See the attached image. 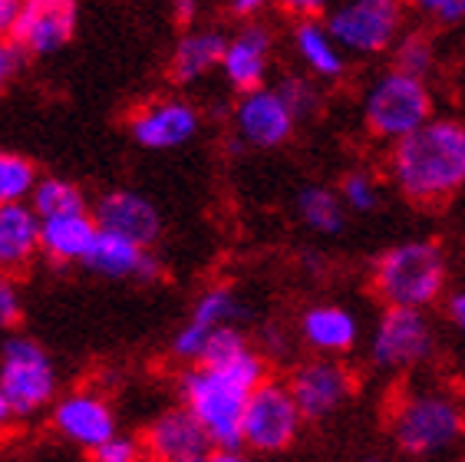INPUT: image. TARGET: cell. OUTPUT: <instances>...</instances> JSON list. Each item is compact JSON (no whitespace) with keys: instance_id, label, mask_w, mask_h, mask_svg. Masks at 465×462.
<instances>
[{"instance_id":"1","label":"cell","mask_w":465,"mask_h":462,"mask_svg":"<svg viewBox=\"0 0 465 462\" xmlns=\"http://www.w3.org/2000/svg\"><path fill=\"white\" fill-rule=\"evenodd\" d=\"M386 176L406 202L439 205L465 188V123L432 116L416 133L393 143Z\"/></svg>"},{"instance_id":"2","label":"cell","mask_w":465,"mask_h":462,"mask_svg":"<svg viewBox=\"0 0 465 462\" xmlns=\"http://www.w3.org/2000/svg\"><path fill=\"white\" fill-rule=\"evenodd\" d=\"M390 436L400 453L430 459L465 443V407L439 387L400 393L390 407Z\"/></svg>"},{"instance_id":"3","label":"cell","mask_w":465,"mask_h":462,"mask_svg":"<svg viewBox=\"0 0 465 462\" xmlns=\"http://www.w3.org/2000/svg\"><path fill=\"white\" fill-rule=\"evenodd\" d=\"M373 291L396 307H432L446 294L449 261L432 238H410L380 251L370 271Z\"/></svg>"},{"instance_id":"4","label":"cell","mask_w":465,"mask_h":462,"mask_svg":"<svg viewBox=\"0 0 465 462\" xmlns=\"http://www.w3.org/2000/svg\"><path fill=\"white\" fill-rule=\"evenodd\" d=\"M360 113H363V126L373 139L393 146L403 136L416 133L422 123H430L436 116V99H432L426 76L390 66L367 86Z\"/></svg>"},{"instance_id":"5","label":"cell","mask_w":465,"mask_h":462,"mask_svg":"<svg viewBox=\"0 0 465 462\" xmlns=\"http://www.w3.org/2000/svg\"><path fill=\"white\" fill-rule=\"evenodd\" d=\"M0 387L14 407V417L36 419L60 397V377H56L54 357L34 337L14 334L0 346Z\"/></svg>"},{"instance_id":"6","label":"cell","mask_w":465,"mask_h":462,"mask_svg":"<svg viewBox=\"0 0 465 462\" xmlns=\"http://www.w3.org/2000/svg\"><path fill=\"white\" fill-rule=\"evenodd\" d=\"M436 354V330L422 307H396L386 304V311L376 317L370 330L367 357L383 374H410Z\"/></svg>"},{"instance_id":"7","label":"cell","mask_w":465,"mask_h":462,"mask_svg":"<svg viewBox=\"0 0 465 462\" xmlns=\"http://www.w3.org/2000/svg\"><path fill=\"white\" fill-rule=\"evenodd\" d=\"M406 0H341L327 14V27L353 56L390 54L406 30Z\"/></svg>"},{"instance_id":"8","label":"cell","mask_w":465,"mask_h":462,"mask_svg":"<svg viewBox=\"0 0 465 462\" xmlns=\"http://www.w3.org/2000/svg\"><path fill=\"white\" fill-rule=\"evenodd\" d=\"M307 419L297 407L294 393L287 380H264L258 390L248 397L242 423V439L248 453L258 456H278L287 453L297 443L301 427Z\"/></svg>"},{"instance_id":"9","label":"cell","mask_w":465,"mask_h":462,"mask_svg":"<svg viewBox=\"0 0 465 462\" xmlns=\"http://www.w3.org/2000/svg\"><path fill=\"white\" fill-rule=\"evenodd\" d=\"M287 387L294 393L297 407L307 423H321L341 413L357 390V377L350 367L341 364V357L313 354L311 360L297 364L287 377Z\"/></svg>"},{"instance_id":"10","label":"cell","mask_w":465,"mask_h":462,"mask_svg":"<svg viewBox=\"0 0 465 462\" xmlns=\"http://www.w3.org/2000/svg\"><path fill=\"white\" fill-rule=\"evenodd\" d=\"M234 136L248 149H278L291 143L301 116L287 103L281 86H258L248 93H238V103L232 109Z\"/></svg>"},{"instance_id":"11","label":"cell","mask_w":465,"mask_h":462,"mask_svg":"<svg viewBox=\"0 0 465 462\" xmlns=\"http://www.w3.org/2000/svg\"><path fill=\"white\" fill-rule=\"evenodd\" d=\"M80 20L76 0H20L10 40L27 56H50L70 44Z\"/></svg>"},{"instance_id":"12","label":"cell","mask_w":465,"mask_h":462,"mask_svg":"<svg viewBox=\"0 0 465 462\" xmlns=\"http://www.w3.org/2000/svg\"><path fill=\"white\" fill-rule=\"evenodd\" d=\"M50 427L63 443L76 446L83 453H93L109 436H116V413L109 400L96 390H70L56 397L50 407Z\"/></svg>"},{"instance_id":"13","label":"cell","mask_w":465,"mask_h":462,"mask_svg":"<svg viewBox=\"0 0 465 462\" xmlns=\"http://www.w3.org/2000/svg\"><path fill=\"white\" fill-rule=\"evenodd\" d=\"M143 446L149 459L159 462H208L215 459V443L208 429L198 423V417L182 407L162 409L159 417L145 427Z\"/></svg>"},{"instance_id":"14","label":"cell","mask_w":465,"mask_h":462,"mask_svg":"<svg viewBox=\"0 0 465 462\" xmlns=\"http://www.w3.org/2000/svg\"><path fill=\"white\" fill-rule=\"evenodd\" d=\"M202 129V113L185 99H153L135 109L129 119V136L139 149L172 152L188 146Z\"/></svg>"},{"instance_id":"15","label":"cell","mask_w":465,"mask_h":462,"mask_svg":"<svg viewBox=\"0 0 465 462\" xmlns=\"http://www.w3.org/2000/svg\"><path fill=\"white\" fill-rule=\"evenodd\" d=\"M86 271L103 281H139V285H153L162 275V265L155 258L149 245H139L133 238L113 235V231L99 228L96 241H93L90 255H86Z\"/></svg>"},{"instance_id":"16","label":"cell","mask_w":465,"mask_h":462,"mask_svg":"<svg viewBox=\"0 0 465 462\" xmlns=\"http://www.w3.org/2000/svg\"><path fill=\"white\" fill-rule=\"evenodd\" d=\"M271 60H274V36H271L268 27L248 20L242 30H234L228 36L222 73L234 93H248V89H258L268 83Z\"/></svg>"},{"instance_id":"17","label":"cell","mask_w":465,"mask_h":462,"mask_svg":"<svg viewBox=\"0 0 465 462\" xmlns=\"http://www.w3.org/2000/svg\"><path fill=\"white\" fill-rule=\"evenodd\" d=\"M93 218H96V225L103 231L133 238L139 245H149V248L162 235V215L155 208V202H149L143 192H133V188H113V192H106L93 205Z\"/></svg>"},{"instance_id":"18","label":"cell","mask_w":465,"mask_h":462,"mask_svg":"<svg viewBox=\"0 0 465 462\" xmlns=\"http://www.w3.org/2000/svg\"><path fill=\"white\" fill-rule=\"evenodd\" d=\"M297 334L313 354L347 357L360 344V320L343 304H313L297 320Z\"/></svg>"},{"instance_id":"19","label":"cell","mask_w":465,"mask_h":462,"mask_svg":"<svg viewBox=\"0 0 465 462\" xmlns=\"http://www.w3.org/2000/svg\"><path fill=\"white\" fill-rule=\"evenodd\" d=\"M291 44H294L297 63L311 73L313 80H323V83L343 80L350 54L343 50L341 40L333 36V30L327 27V20L297 17L294 34H291Z\"/></svg>"},{"instance_id":"20","label":"cell","mask_w":465,"mask_h":462,"mask_svg":"<svg viewBox=\"0 0 465 462\" xmlns=\"http://www.w3.org/2000/svg\"><path fill=\"white\" fill-rule=\"evenodd\" d=\"M40 255V215L30 202L0 205V271L24 275Z\"/></svg>"},{"instance_id":"21","label":"cell","mask_w":465,"mask_h":462,"mask_svg":"<svg viewBox=\"0 0 465 462\" xmlns=\"http://www.w3.org/2000/svg\"><path fill=\"white\" fill-rule=\"evenodd\" d=\"M99 235V225L93 212H70L40 218V255L54 265H76L86 261L93 241Z\"/></svg>"},{"instance_id":"22","label":"cell","mask_w":465,"mask_h":462,"mask_svg":"<svg viewBox=\"0 0 465 462\" xmlns=\"http://www.w3.org/2000/svg\"><path fill=\"white\" fill-rule=\"evenodd\" d=\"M228 36L215 27H188L179 36V44L172 50L169 73L172 83L192 86V83L205 80L212 70H222V56Z\"/></svg>"},{"instance_id":"23","label":"cell","mask_w":465,"mask_h":462,"mask_svg":"<svg viewBox=\"0 0 465 462\" xmlns=\"http://www.w3.org/2000/svg\"><path fill=\"white\" fill-rule=\"evenodd\" d=\"M297 218L304 222V228H311L313 235H341L343 225H347V202L341 198V188H327V186H304L297 192Z\"/></svg>"},{"instance_id":"24","label":"cell","mask_w":465,"mask_h":462,"mask_svg":"<svg viewBox=\"0 0 465 462\" xmlns=\"http://www.w3.org/2000/svg\"><path fill=\"white\" fill-rule=\"evenodd\" d=\"M30 205L40 218H54V215H70V212H90L83 188L70 178L60 176H44L36 178L34 192H30Z\"/></svg>"},{"instance_id":"25","label":"cell","mask_w":465,"mask_h":462,"mask_svg":"<svg viewBox=\"0 0 465 462\" xmlns=\"http://www.w3.org/2000/svg\"><path fill=\"white\" fill-rule=\"evenodd\" d=\"M248 317L242 297L234 294V287L228 285H212L198 294L195 307L188 314V320H198L205 327H224V324H238V320Z\"/></svg>"},{"instance_id":"26","label":"cell","mask_w":465,"mask_h":462,"mask_svg":"<svg viewBox=\"0 0 465 462\" xmlns=\"http://www.w3.org/2000/svg\"><path fill=\"white\" fill-rule=\"evenodd\" d=\"M390 54H393V66L416 76H430L436 70V44L422 30H403Z\"/></svg>"},{"instance_id":"27","label":"cell","mask_w":465,"mask_h":462,"mask_svg":"<svg viewBox=\"0 0 465 462\" xmlns=\"http://www.w3.org/2000/svg\"><path fill=\"white\" fill-rule=\"evenodd\" d=\"M36 166L27 156L0 149V205L4 202H30L36 186Z\"/></svg>"},{"instance_id":"28","label":"cell","mask_w":465,"mask_h":462,"mask_svg":"<svg viewBox=\"0 0 465 462\" xmlns=\"http://www.w3.org/2000/svg\"><path fill=\"white\" fill-rule=\"evenodd\" d=\"M341 198L347 202V208L353 215H370L380 208L383 192H380V182H376L370 172L353 169L341 178Z\"/></svg>"},{"instance_id":"29","label":"cell","mask_w":465,"mask_h":462,"mask_svg":"<svg viewBox=\"0 0 465 462\" xmlns=\"http://www.w3.org/2000/svg\"><path fill=\"white\" fill-rule=\"evenodd\" d=\"M143 456H145L143 439L116 433V436H109L103 446H96V449L90 453V459H96V462H139Z\"/></svg>"},{"instance_id":"30","label":"cell","mask_w":465,"mask_h":462,"mask_svg":"<svg viewBox=\"0 0 465 462\" xmlns=\"http://www.w3.org/2000/svg\"><path fill=\"white\" fill-rule=\"evenodd\" d=\"M281 93L287 96V103L294 106V113L301 116V119H307L311 113H317V106H321V96H317V86H313L307 76H284V80L278 83Z\"/></svg>"},{"instance_id":"31","label":"cell","mask_w":465,"mask_h":462,"mask_svg":"<svg viewBox=\"0 0 465 462\" xmlns=\"http://www.w3.org/2000/svg\"><path fill=\"white\" fill-rule=\"evenodd\" d=\"M406 4L442 27H456L465 20V0H406Z\"/></svg>"},{"instance_id":"32","label":"cell","mask_w":465,"mask_h":462,"mask_svg":"<svg viewBox=\"0 0 465 462\" xmlns=\"http://www.w3.org/2000/svg\"><path fill=\"white\" fill-rule=\"evenodd\" d=\"M20 314H24V304H20L17 281H14V275L0 271V330L17 327Z\"/></svg>"},{"instance_id":"33","label":"cell","mask_w":465,"mask_h":462,"mask_svg":"<svg viewBox=\"0 0 465 462\" xmlns=\"http://www.w3.org/2000/svg\"><path fill=\"white\" fill-rule=\"evenodd\" d=\"M20 56H24V50H20L10 36H0V93L14 83V76H17L20 70Z\"/></svg>"},{"instance_id":"34","label":"cell","mask_w":465,"mask_h":462,"mask_svg":"<svg viewBox=\"0 0 465 462\" xmlns=\"http://www.w3.org/2000/svg\"><path fill=\"white\" fill-rule=\"evenodd\" d=\"M278 4L294 17H317L327 7V0H278Z\"/></svg>"},{"instance_id":"35","label":"cell","mask_w":465,"mask_h":462,"mask_svg":"<svg viewBox=\"0 0 465 462\" xmlns=\"http://www.w3.org/2000/svg\"><path fill=\"white\" fill-rule=\"evenodd\" d=\"M271 0H228V10H232V17L238 20H254L258 14H264Z\"/></svg>"},{"instance_id":"36","label":"cell","mask_w":465,"mask_h":462,"mask_svg":"<svg viewBox=\"0 0 465 462\" xmlns=\"http://www.w3.org/2000/svg\"><path fill=\"white\" fill-rule=\"evenodd\" d=\"M172 14H175L182 27H192L198 14H202V0H172Z\"/></svg>"},{"instance_id":"37","label":"cell","mask_w":465,"mask_h":462,"mask_svg":"<svg viewBox=\"0 0 465 462\" xmlns=\"http://www.w3.org/2000/svg\"><path fill=\"white\" fill-rule=\"evenodd\" d=\"M446 317H449V324L465 337V291L452 294V297L446 301Z\"/></svg>"},{"instance_id":"38","label":"cell","mask_w":465,"mask_h":462,"mask_svg":"<svg viewBox=\"0 0 465 462\" xmlns=\"http://www.w3.org/2000/svg\"><path fill=\"white\" fill-rule=\"evenodd\" d=\"M17 7H20V0H0V36L10 34V24L17 17Z\"/></svg>"},{"instance_id":"39","label":"cell","mask_w":465,"mask_h":462,"mask_svg":"<svg viewBox=\"0 0 465 462\" xmlns=\"http://www.w3.org/2000/svg\"><path fill=\"white\" fill-rule=\"evenodd\" d=\"M17 423V417H14V407H10L7 393H4V387H0V436L7 433L10 427Z\"/></svg>"}]
</instances>
